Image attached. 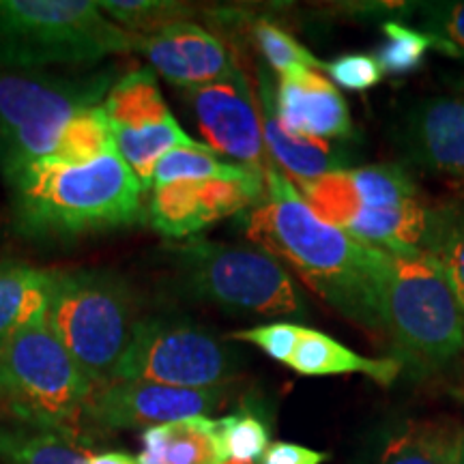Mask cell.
Listing matches in <instances>:
<instances>
[{"label":"cell","mask_w":464,"mask_h":464,"mask_svg":"<svg viewBox=\"0 0 464 464\" xmlns=\"http://www.w3.org/2000/svg\"><path fill=\"white\" fill-rule=\"evenodd\" d=\"M241 216L247 239L290 266L318 297L363 327L382 329L390 254L318 218L277 166L265 172L263 200Z\"/></svg>","instance_id":"6da1fadb"},{"label":"cell","mask_w":464,"mask_h":464,"mask_svg":"<svg viewBox=\"0 0 464 464\" xmlns=\"http://www.w3.org/2000/svg\"><path fill=\"white\" fill-rule=\"evenodd\" d=\"M5 183L15 228L34 241H72L147 218V191L119 153L82 166L42 160Z\"/></svg>","instance_id":"7a4b0ae2"},{"label":"cell","mask_w":464,"mask_h":464,"mask_svg":"<svg viewBox=\"0 0 464 464\" xmlns=\"http://www.w3.org/2000/svg\"><path fill=\"white\" fill-rule=\"evenodd\" d=\"M140 42L91 0H0V69L100 63L136 52Z\"/></svg>","instance_id":"3957f363"},{"label":"cell","mask_w":464,"mask_h":464,"mask_svg":"<svg viewBox=\"0 0 464 464\" xmlns=\"http://www.w3.org/2000/svg\"><path fill=\"white\" fill-rule=\"evenodd\" d=\"M138 321L136 295L114 271H52L48 323L95 387L114 381Z\"/></svg>","instance_id":"277c9868"},{"label":"cell","mask_w":464,"mask_h":464,"mask_svg":"<svg viewBox=\"0 0 464 464\" xmlns=\"http://www.w3.org/2000/svg\"><path fill=\"white\" fill-rule=\"evenodd\" d=\"M168 249L177 286L202 304L235 314L307 316L304 295L286 266L263 249L200 237Z\"/></svg>","instance_id":"5b68a950"},{"label":"cell","mask_w":464,"mask_h":464,"mask_svg":"<svg viewBox=\"0 0 464 464\" xmlns=\"http://www.w3.org/2000/svg\"><path fill=\"white\" fill-rule=\"evenodd\" d=\"M95 385L56 338L48 314L0 342V402L28 426L78 432Z\"/></svg>","instance_id":"8992f818"},{"label":"cell","mask_w":464,"mask_h":464,"mask_svg":"<svg viewBox=\"0 0 464 464\" xmlns=\"http://www.w3.org/2000/svg\"><path fill=\"white\" fill-rule=\"evenodd\" d=\"M382 332L393 340L398 362L415 372H434L464 351V312L432 256L390 254Z\"/></svg>","instance_id":"52a82bcc"},{"label":"cell","mask_w":464,"mask_h":464,"mask_svg":"<svg viewBox=\"0 0 464 464\" xmlns=\"http://www.w3.org/2000/svg\"><path fill=\"white\" fill-rule=\"evenodd\" d=\"M112 69L91 75L0 69V172L5 179L54 153L73 114L102 106Z\"/></svg>","instance_id":"ba28073f"},{"label":"cell","mask_w":464,"mask_h":464,"mask_svg":"<svg viewBox=\"0 0 464 464\" xmlns=\"http://www.w3.org/2000/svg\"><path fill=\"white\" fill-rule=\"evenodd\" d=\"M237 374V355L211 332L188 321H138L114 381H147L183 390L224 387Z\"/></svg>","instance_id":"9c48e42d"},{"label":"cell","mask_w":464,"mask_h":464,"mask_svg":"<svg viewBox=\"0 0 464 464\" xmlns=\"http://www.w3.org/2000/svg\"><path fill=\"white\" fill-rule=\"evenodd\" d=\"M112 127L116 153L144 191H150L160 160L174 149H208L174 119L150 67H138L110 86L102 103Z\"/></svg>","instance_id":"30bf717a"},{"label":"cell","mask_w":464,"mask_h":464,"mask_svg":"<svg viewBox=\"0 0 464 464\" xmlns=\"http://www.w3.org/2000/svg\"><path fill=\"white\" fill-rule=\"evenodd\" d=\"M207 147L232 164L263 174L274 164L263 138V119L246 73L183 91Z\"/></svg>","instance_id":"8fae6325"},{"label":"cell","mask_w":464,"mask_h":464,"mask_svg":"<svg viewBox=\"0 0 464 464\" xmlns=\"http://www.w3.org/2000/svg\"><path fill=\"white\" fill-rule=\"evenodd\" d=\"M226 400L224 387L183 390L147 381H112L95 387L86 420L103 428H153L191 417H207Z\"/></svg>","instance_id":"7c38bea8"},{"label":"cell","mask_w":464,"mask_h":464,"mask_svg":"<svg viewBox=\"0 0 464 464\" xmlns=\"http://www.w3.org/2000/svg\"><path fill=\"white\" fill-rule=\"evenodd\" d=\"M265 185L235 181H177L149 191L147 218L170 239L196 237L219 219L247 211L263 200Z\"/></svg>","instance_id":"4fadbf2b"},{"label":"cell","mask_w":464,"mask_h":464,"mask_svg":"<svg viewBox=\"0 0 464 464\" xmlns=\"http://www.w3.org/2000/svg\"><path fill=\"white\" fill-rule=\"evenodd\" d=\"M149 67L179 89L189 91L241 72L222 39L189 20L172 22L142 37L140 48Z\"/></svg>","instance_id":"5bb4252c"},{"label":"cell","mask_w":464,"mask_h":464,"mask_svg":"<svg viewBox=\"0 0 464 464\" xmlns=\"http://www.w3.org/2000/svg\"><path fill=\"white\" fill-rule=\"evenodd\" d=\"M396 142L411 164L426 170H462L464 92L417 102L400 121Z\"/></svg>","instance_id":"9a60e30c"},{"label":"cell","mask_w":464,"mask_h":464,"mask_svg":"<svg viewBox=\"0 0 464 464\" xmlns=\"http://www.w3.org/2000/svg\"><path fill=\"white\" fill-rule=\"evenodd\" d=\"M276 114L284 130L314 140H351L355 136L351 110L340 91L316 69L280 78Z\"/></svg>","instance_id":"2e32d148"},{"label":"cell","mask_w":464,"mask_h":464,"mask_svg":"<svg viewBox=\"0 0 464 464\" xmlns=\"http://www.w3.org/2000/svg\"><path fill=\"white\" fill-rule=\"evenodd\" d=\"M258 100L266 150L290 181L295 179V183L304 185L351 168L353 153L344 144L295 136L284 130L276 114V84L266 67L258 69Z\"/></svg>","instance_id":"e0dca14e"},{"label":"cell","mask_w":464,"mask_h":464,"mask_svg":"<svg viewBox=\"0 0 464 464\" xmlns=\"http://www.w3.org/2000/svg\"><path fill=\"white\" fill-rule=\"evenodd\" d=\"M290 370L301 376H335L363 374L382 387H390L398 379L404 365L398 359H370L340 344L332 335L304 327L297 348L286 362Z\"/></svg>","instance_id":"ac0fdd59"},{"label":"cell","mask_w":464,"mask_h":464,"mask_svg":"<svg viewBox=\"0 0 464 464\" xmlns=\"http://www.w3.org/2000/svg\"><path fill=\"white\" fill-rule=\"evenodd\" d=\"M464 426L451 417L413 420L382 445L379 464H460Z\"/></svg>","instance_id":"d6986e66"},{"label":"cell","mask_w":464,"mask_h":464,"mask_svg":"<svg viewBox=\"0 0 464 464\" xmlns=\"http://www.w3.org/2000/svg\"><path fill=\"white\" fill-rule=\"evenodd\" d=\"M140 464H222L213 434V420L191 417L147 428Z\"/></svg>","instance_id":"ffe728a7"},{"label":"cell","mask_w":464,"mask_h":464,"mask_svg":"<svg viewBox=\"0 0 464 464\" xmlns=\"http://www.w3.org/2000/svg\"><path fill=\"white\" fill-rule=\"evenodd\" d=\"M52 271L0 260V342L48 314Z\"/></svg>","instance_id":"44dd1931"},{"label":"cell","mask_w":464,"mask_h":464,"mask_svg":"<svg viewBox=\"0 0 464 464\" xmlns=\"http://www.w3.org/2000/svg\"><path fill=\"white\" fill-rule=\"evenodd\" d=\"M91 454L80 432L20 421L0 426V464H89Z\"/></svg>","instance_id":"7402d4cb"},{"label":"cell","mask_w":464,"mask_h":464,"mask_svg":"<svg viewBox=\"0 0 464 464\" xmlns=\"http://www.w3.org/2000/svg\"><path fill=\"white\" fill-rule=\"evenodd\" d=\"M327 179L348 200L363 207L387 208L420 200V189L413 177L400 164L357 166L327 174Z\"/></svg>","instance_id":"603a6c76"},{"label":"cell","mask_w":464,"mask_h":464,"mask_svg":"<svg viewBox=\"0 0 464 464\" xmlns=\"http://www.w3.org/2000/svg\"><path fill=\"white\" fill-rule=\"evenodd\" d=\"M177 181H235L265 185V177L219 158L211 149H174L160 160L153 172L150 189Z\"/></svg>","instance_id":"cb8c5ba5"},{"label":"cell","mask_w":464,"mask_h":464,"mask_svg":"<svg viewBox=\"0 0 464 464\" xmlns=\"http://www.w3.org/2000/svg\"><path fill=\"white\" fill-rule=\"evenodd\" d=\"M112 153H116V142L108 116L102 106H92L69 119L54 153L45 160L61 166H82Z\"/></svg>","instance_id":"d4e9b609"},{"label":"cell","mask_w":464,"mask_h":464,"mask_svg":"<svg viewBox=\"0 0 464 464\" xmlns=\"http://www.w3.org/2000/svg\"><path fill=\"white\" fill-rule=\"evenodd\" d=\"M428 256L440 265L464 312V198L434 207Z\"/></svg>","instance_id":"484cf974"},{"label":"cell","mask_w":464,"mask_h":464,"mask_svg":"<svg viewBox=\"0 0 464 464\" xmlns=\"http://www.w3.org/2000/svg\"><path fill=\"white\" fill-rule=\"evenodd\" d=\"M213 434L222 464H256L271 445L266 421L247 411L213 420Z\"/></svg>","instance_id":"4316f807"},{"label":"cell","mask_w":464,"mask_h":464,"mask_svg":"<svg viewBox=\"0 0 464 464\" xmlns=\"http://www.w3.org/2000/svg\"><path fill=\"white\" fill-rule=\"evenodd\" d=\"M254 44L265 58L266 65L280 73V78L307 72V69H323L324 63L312 54L310 50L304 48L297 39L288 31H284L280 24L271 20H256L252 24Z\"/></svg>","instance_id":"83f0119b"},{"label":"cell","mask_w":464,"mask_h":464,"mask_svg":"<svg viewBox=\"0 0 464 464\" xmlns=\"http://www.w3.org/2000/svg\"><path fill=\"white\" fill-rule=\"evenodd\" d=\"M97 7L114 24H121V28L140 37H147L172 22L188 20L191 14L188 5L168 0H97Z\"/></svg>","instance_id":"f1b7e54d"},{"label":"cell","mask_w":464,"mask_h":464,"mask_svg":"<svg viewBox=\"0 0 464 464\" xmlns=\"http://www.w3.org/2000/svg\"><path fill=\"white\" fill-rule=\"evenodd\" d=\"M420 31L440 54L464 61V0L413 5Z\"/></svg>","instance_id":"f546056e"},{"label":"cell","mask_w":464,"mask_h":464,"mask_svg":"<svg viewBox=\"0 0 464 464\" xmlns=\"http://www.w3.org/2000/svg\"><path fill=\"white\" fill-rule=\"evenodd\" d=\"M382 37L385 42L376 50V61L382 72L393 75H406L415 72L426 58L428 50L432 48L430 39L420 28L406 26L400 20L382 22Z\"/></svg>","instance_id":"4dcf8cb0"},{"label":"cell","mask_w":464,"mask_h":464,"mask_svg":"<svg viewBox=\"0 0 464 464\" xmlns=\"http://www.w3.org/2000/svg\"><path fill=\"white\" fill-rule=\"evenodd\" d=\"M301 329H304V324L276 321L269 324H258V327L254 329H246V332L235 334L232 338L249 342V344L258 346L265 355H269L271 359H276V362L286 365L290 355L295 353V348H297Z\"/></svg>","instance_id":"1f68e13d"},{"label":"cell","mask_w":464,"mask_h":464,"mask_svg":"<svg viewBox=\"0 0 464 464\" xmlns=\"http://www.w3.org/2000/svg\"><path fill=\"white\" fill-rule=\"evenodd\" d=\"M323 72L334 80L335 84L346 91H368L382 80V67L379 65L374 56L368 54H344L334 58V61L324 63Z\"/></svg>","instance_id":"d6a6232c"},{"label":"cell","mask_w":464,"mask_h":464,"mask_svg":"<svg viewBox=\"0 0 464 464\" xmlns=\"http://www.w3.org/2000/svg\"><path fill=\"white\" fill-rule=\"evenodd\" d=\"M329 460L324 451H316L297 443H286V440H276L266 448L260 464H323Z\"/></svg>","instance_id":"836d02e7"},{"label":"cell","mask_w":464,"mask_h":464,"mask_svg":"<svg viewBox=\"0 0 464 464\" xmlns=\"http://www.w3.org/2000/svg\"><path fill=\"white\" fill-rule=\"evenodd\" d=\"M89 464H140L138 458H133L125 451H102V454H95L92 451L89 458Z\"/></svg>","instance_id":"e575fe53"},{"label":"cell","mask_w":464,"mask_h":464,"mask_svg":"<svg viewBox=\"0 0 464 464\" xmlns=\"http://www.w3.org/2000/svg\"><path fill=\"white\" fill-rule=\"evenodd\" d=\"M460 464H464V445H462V454H460Z\"/></svg>","instance_id":"d590c367"}]
</instances>
